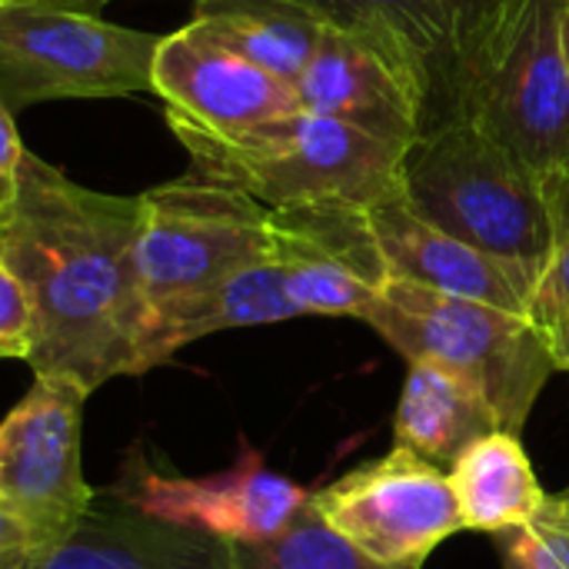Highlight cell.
Wrapping results in <instances>:
<instances>
[{"label":"cell","mask_w":569,"mask_h":569,"mask_svg":"<svg viewBox=\"0 0 569 569\" xmlns=\"http://www.w3.org/2000/svg\"><path fill=\"white\" fill-rule=\"evenodd\" d=\"M140 200L90 190L23 147L0 213V257L33 307V377H63L87 397L140 377Z\"/></svg>","instance_id":"cell-1"},{"label":"cell","mask_w":569,"mask_h":569,"mask_svg":"<svg viewBox=\"0 0 569 569\" xmlns=\"http://www.w3.org/2000/svg\"><path fill=\"white\" fill-rule=\"evenodd\" d=\"M473 120L569 203V0H497L467 40L450 120Z\"/></svg>","instance_id":"cell-2"},{"label":"cell","mask_w":569,"mask_h":569,"mask_svg":"<svg viewBox=\"0 0 569 569\" xmlns=\"http://www.w3.org/2000/svg\"><path fill=\"white\" fill-rule=\"evenodd\" d=\"M403 200L443 233L520 263L537 283L553 257L563 207L543 180L473 120L423 130L400 160Z\"/></svg>","instance_id":"cell-3"},{"label":"cell","mask_w":569,"mask_h":569,"mask_svg":"<svg viewBox=\"0 0 569 569\" xmlns=\"http://www.w3.org/2000/svg\"><path fill=\"white\" fill-rule=\"evenodd\" d=\"M190 173L243 190L270 210L300 203L377 207L403 197V150L320 113H287L237 133L203 130L167 113Z\"/></svg>","instance_id":"cell-4"},{"label":"cell","mask_w":569,"mask_h":569,"mask_svg":"<svg viewBox=\"0 0 569 569\" xmlns=\"http://www.w3.org/2000/svg\"><path fill=\"white\" fill-rule=\"evenodd\" d=\"M360 320L403 353L407 363L433 360L477 387L500 430L517 437L557 373L550 340L530 317L400 277L383 280Z\"/></svg>","instance_id":"cell-5"},{"label":"cell","mask_w":569,"mask_h":569,"mask_svg":"<svg viewBox=\"0 0 569 569\" xmlns=\"http://www.w3.org/2000/svg\"><path fill=\"white\" fill-rule=\"evenodd\" d=\"M137 200V277L147 313L143 347L163 317L220 287L233 273L273 257L270 207L243 190L190 173L160 183Z\"/></svg>","instance_id":"cell-6"},{"label":"cell","mask_w":569,"mask_h":569,"mask_svg":"<svg viewBox=\"0 0 569 569\" xmlns=\"http://www.w3.org/2000/svg\"><path fill=\"white\" fill-rule=\"evenodd\" d=\"M160 40L63 0H13L0 7V103L20 110L153 90Z\"/></svg>","instance_id":"cell-7"},{"label":"cell","mask_w":569,"mask_h":569,"mask_svg":"<svg viewBox=\"0 0 569 569\" xmlns=\"http://www.w3.org/2000/svg\"><path fill=\"white\" fill-rule=\"evenodd\" d=\"M83 400L63 377H33L0 420V507L23 527L33 553L60 543L97 500L80 467Z\"/></svg>","instance_id":"cell-8"},{"label":"cell","mask_w":569,"mask_h":569,"mask_svg":"<svg viewBox=\"0 0 569 569\" xmlns=\"http://www.w3.org/2000/svg\"><path fill=\"white\" fill-rule=\"evenodd\" d=\"M310 503L380 569H423L443 540L463 530L450 473L403 447L310 493Z\"/></svg>","instance_id":"cell-9"},{"label":"cell","mask_w":569,"mask_h":569,"mask_svg":"<svg viewBox=\"0 0 569 569\" xmlns=\"http://www.w3.org/2000/svg\"><path fill=\"white\" fill-rule=\"evenodd\" d=\"M110 493L153 520L230 547L273 540L310 503V490L267 470L253 450H243L233 470L213 477H170L133 453Z\"/></svg>","instance_id":"cell-10"},{"label":"cell","mask_w":569,"mask_h":569,"mask_svg":"<svg viewBox=\"0 0 569 569\" xmlns=\"http://www.w3.org/2000/svg\"><path fill=\"white\" fill-rule=\"evenodd\" d=\"M323 23L357 33L410 87L420 133L450 120L457 63L497 0H293Z\"/></svg>","instance_id":"cell-11"},{"label":"cell","mask_w":569,"mask_h":569,"mask_svg":"<svg viewBox=\"0 0 569 569\" xmlns=\"http://www.w3.org/2000/svg\"><path fill=\"white\" fill-rule=\"evenodd\" d=\"M153 93H160L167 113L217 133H237L300 110L293 83L233 53L193 20L160 40Z\"/></svg>","instance_id":"cell-12"},{"label":"cell","mask_w":569,"mask_h":569,"mask_svg":"<svg viewBox=\"0 0 569 569\" xmlns=\"http://www.w3.org/2000/svg\"><path fill=\"white\" fill-rule=\"evenodd\" d=\"M370 227L390 277L530 317L537 273L443 233L403 197L370 207Z\"/></svg>","instance_id":"cell-13"},{"label":"cell","mask_w":569,"mask_h":569,"mask_svg":"<svg viewBox=\"0 0 569 569\" xmlns=\"http://www.w3.org/2000/svg\"><path fill=\"white\" fill-rule=\"evenodd\" d=\"M293 90L300 110L340 120L400 150L420 137V107L403 77L370 43L333 23H323Z\"/></svg>","instance_id":"cell-14"},{"label":"cell","mask_w":569,"mask_h":569,"mask_svg":"<svg viewBox=\"0 0 569 569\" xmlns=\"http://www.w3.org/2000/svg\"><path fill=\"white\" fill-rule=\"evenodd\" d=\"M10 569H230V543L153 520L103 490L60 543Z\"/></svg>","instance_id":"cell-15"},{"label":"cell","mask_w":569,"mask_h":569,"mask_svg":"<svg viewBox=\"0 0 569 569\" xmlns=\"http://www.w3.org/2000/svg\"><path fill=\"white\" fill-rule=\"evenodd\" d=\"M497 430L500 423L477 387L433 360H410L393 417V447L443 470L453 467L467 447Z\"/></svg>","instance_id":"cell-16"},{"label":"cell","mask_w":569,"mask_h":569,"mask_svg":"<svg viewBox=\"0 0 569 569\" xmlns=\"http://www.w3.org/2000/svg\"><path fill=\"white\" fill-rule=\"evenodd\" d=\"M300 317L297 303L287 293V280L280 263L270 257L263 263H253L220 287L207 290L203 297L183 303L170 317H163L143 347V373L167 363L180 347L237 327H260V323H280Z\"/></svg>","instance_id":"cell-17"},{"label":"cell","mask_w":569,"mask_h":569,"mask_svg":"<svg viewBox=\"0 0 569 569\" xmlns=\"http://www.w3.org/2000/svg\"><path fill=\"white\" fill-rule=\"evenodd\" d=\"M450 487L463 517V530L490 537L530 523L547 503L520 437L507 430L467 447L450 467Z\"/></svg>","instance_id":"cell-18"},{"label":"cell","mask_w":569,"mask_h":569,"mask_svg":"<svg viewBox=\"0 0 569 569\" xmlns=\"http://www.w3.org/2000/svg\"><path fill=\"white\" fill-rule=\"evenodd\" d=\"M193 23L287 83H297L323 33V20L293 0H197Z\"/></svg>","instance_id":"cell-19"},{"label":"cell","mask_w":569,"mask_h":569,"mask_svg":"<svg viewBox=\"0 0 569 569\" xmlns=\"http://www.w3.org/2000/svg\"><path fill=\"white\" fill-rule=\"evenodd\" d=\"M230 569H380L307 503L297 520L263 543L230 547Z\"/></svg>","instance_id":"cell-20"},{"label":"cell","mask_w":569,"mask_h":569,"mask_svg":"<svg viewBox=\"0 0 569 569\" xmlns=\"http://www.w3.org/2000/svg\"><path fill=\"white\" fill-rule=\"evenodd\" d=\"M503 569H569V490L547 497L543 510L493 537Z\"/></svg>","instance_id":"cell-21"},{"label":"cell","mask_w":569,"mask_h":569,"mask_svg":"<svg viewBox=\"0 0 569 569\" xmlns=\"http://www.w3.org/2000/svg\"><path fill=\"white\" fill-rule=\"evenodd\" d=\"M530 320L547 333H560L563 327H569V203L560 223V237L553 247V257L537 283L533 293V307H530Z\"/></svg>","instance_id":"cell-22"},{"label":"cell","mask_w":569,"mask_h":569,"mask_svg":"<svg viewBox=\"0 0 569 569\" xmlns=\"http://www.w3.org/2000/svg\"><path fill=\"white\" fill-rule=\"evenodd\" d=\"M30 353H33V307L20 277L0 257V360L30 363Z\"/></svg>","instance_id":"cell-23"},{"label":"cell","mask_w":569,"mask_h":569,"mask_svg":"<svg viewBox=\"0 0 569 569\" xmlns=\"http://www.w3.org/2000/svg\"><path fill=\"white\" fill-rule=\"evenodd\" d=\"M30 537L23 533V527L0 507V569H10L17 560L30 557Z\"/></svg>","instance_id":"cell-24"},{"label":"cell","mask_w":569,"mask_h":569,"mask_svg":"<svg viewBox=\"0 0 569 569\" xmlns=\"http://www.w3.org/2000/svg\"><path fill=\"white\" fill-rule=\"evenodd\" d=\"M20 157H23V143H20V137H17L13 117H10V110L0 103V177H13Z\"/></svg>","instance_id":"cell-25"},{"label":"cell","mask_w":569,"mask_h":569,"mask_svg":"<svg viewBox=\"0 0 569 569\" xmlns=\"http://www.w3.org/2000/svg\"><path fill=\"white\" fill-rule=\"evenodd\" d=\"M547 340H550V353H553L557 370H569V327H563L560 333H553Z\"/></svg>","instance_id":"cell-26"},{"label":"cell","mask_w":569,"mask_h":569,"mask_svg":"<svg viewBox=\"0 0 569 569\" xmlns=\"http://www.w3.org/2000/svg\"><path fill=\"white\" fill-rule=\"evenodd\" d=\"M10 197H13V177H0V213L7 210Z\"/></svg>","instance_id":"cell-27"},{"label":"cell","mask_w":569,"mask_h":569,"mask_svg":"<svg viewBox=\"0 0 569 569\" xmlns=\"http://www.w3.org/2000/svg\"><path fill=\"white\" fill-rule=\"evenodd\" d=\"M63 3H73V7H87V10H100L107 0H63ZM197 3V0H193Z\"/></svg>","instance_id":"cell-28"},{"label":"cell","mask_w":569,"mask_h":569,"mask_svg":"<svg viewBox=\"0 0 569 569\" xmlns=\"http://www.w3.org/2000/svg\"><path fill=\"white\" fill-rule=\"evenodd\" d=\"M7 3H13V0H0V7H7Z\"/></svg>","instance_id":"cell-29"}]
</instances>
